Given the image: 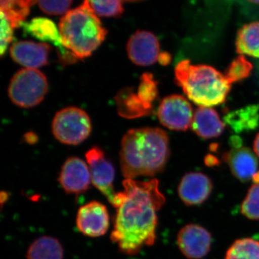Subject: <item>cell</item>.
Segmentation results:
<instances>
[{
	"mask_svg": "<svg viewBox=\"0 0 259 259\" xmlns=\"http://www.w3.org/2000/svg\"><path fill=\"white\" fill-rule=\"evenodd\" d=\"M22 26L25 33L42 41L52 42L57 47L59 59L63 64H73L77 60L63 45L59 29L52 20L46 18H35L28 23H24Z\"/></svg>",
	"mask_w": 259,
	"mask_h": 259,
	"instance_id": "13",
	"label": "cell"
},
{
	"mask_svg": "<svg viewBox=\"0 0 259 259\" xmlns=\"http://www.w3.org/2000/svg\"><path fill=\"white\" fill-rule=\"evenodd\" d=\"M58 181L66 193L79 195L91 185L90 168L83 160L70 157L63 165Z\"/></svg>",
	"mask_w": 259,
	"mask_h": 259,
	"instance_id": "11",
	"label": "cell"
},
{
	"mask_svg": "<svg viewBox=\"0 0 259 259\" xmlns=\"http://www.w3.org/2000/svg\"><path fill=\"white\" fill-rule=\"evenodd\" d=\"M253 69V65L244 57L240 56L233 61L225 71V76L231 84L248 77Z\"/></svg>",
	"mask_w": 259,
	"mask_h": 259,
	"instance_id": "25",
	"label": "cell"
},
{
	"mask_svg": "<svg viewBox=\"0 0 259 259\" xmlns=\"http://www.w3.org/2000/svg\"><path fill=\"white\" fill-rule=\"evenodd\" d=\"M13 28L9 20L4 14L1 13V44H0V54H5L8 46L13 40Z\"/></svg>",
	"mask_w": 259,
	"mask_h": 259,
	"instance_id": "29",
	"label": "cell"
},
{
	"mask_svg": "<svg viewBox=\"0 0 259 259\" xmlns=\"http://www.w3.org/2000/svg\"><path fill=\"white\" fill-rule=\"evenodd\" d=\"M37 0H0V12L14 23L25 22L30 8Z\"/></svg>",
	"mask_w": 259,
	"mask_h": 259,
	"instance_id": "22",
	"label": "cell"
},
{
	"mask_svg": "<svg viewBox=\"0 0 259 259\" xmlns=\"http://www.w3.org/2000/svg\"><path fill=\"white\" fill-rule=\"evenodd\" d=\"M160 122L173 131H187L192 125L193 111L190 102L180 95H170L162 100L158 110Z\"/></svg>",
	"mask_w": 259,
	"mask_h": 259,
	"instance_id": "8",
	"label": "cell"
},
{
	"mask_svg": "<svg viewBox=\"0 0 259 259\" xmlns=\"http://www.w3.org/2000/svg\"><path fill=\"white\" fill-rule=\"evenodd\" d=\"M236 45L241 55L259 58V22L243 25L238 32Z\"/></svg>",
	"mask_w": 259,
	"mask_h": 259,
	"instance_id": "20",
	"label": "cell"
},
{
	"mask_svg": "<svg viewBox=\"0 0 259 259\" xmlns=\"http://www.w3.org/2000/svg\"><path fill=\"white\" fill-rule=\"evenodd\" d=\"M52 131L56 139L62 144L78 145L91 134V120L81 109L66 107L56 114Z\"/></svg>",
	"mask_w": 259,
	"mask_h": 259,
	"instance_id": "6",
	"label": "cell"
},
{
	"mask_svg": "<svg viewBox=\"0 0 259 259\" xmlns=\"http://www.w3.org/2000/svg\"><path fill=\"white\" fill-rule=\"evenodd\" d=\"M40 9L49 15H61L68 12L72 0H37Z\"/></svg>",
	"mask_w": 259,
	"mask_h": 259,
	"instance_id": "28",
	"label": "cell"
},
{
	"mask_svg": "<svg viewBox=\"0 0 259 259\" xmlns=\"http://www.w3.org/2000/svg\"><path fill=\"white\" fill-rule=\"evenodd\" d=\"M76 224L84 236L91 238L104 236L110 228V216L106 206L97 201L83 204L78 209Z\"/></svg>",
	"mask_w": 259,
	"mask_h": 259,
	"instance_id": "9",
	"label": "cell"
},
{
	"mask_svg": "<svg viewBox=\"0 0 259 259\" xmlns=\"http://www.w3.org/2000/svg\"><path fill=\"white\" fill-rule=\"evenodd\" d=\"M177 244L182 253L189 259L204 258L209 253L212 236L207 229L197 224L184 226L177 236Z\"/></svg>",
	"mask_w": 259,
	"mask_h": 259,
	"instance_id": "10",
	"label": "cell"
},
{
	"mask_svg": "<svg viewBox=\"0 0 259 259\" xmlns=\"http://www.w3.org/2000/svg\"><path fill=\"white\" fill-rule=\"evenodd\" d=\"M115 99L119 115L125 118L144 117L149 115L152 110V107L141 101L132 88L122 89L117 94Z\"/></svg>",
	"mask_w": 259,
	"mask_h": 259,
	"instance_id": "18",
	"label": "cell"
},
{
	"mask_svg": "<svg viewBox=\"0 0 259 259\" xmlns=\"http://www.w3.org/2000/svg\"><path fill=\"white\" fill-rule=\"evenodd\" d=\"M158 61L160 64L163 65V66H166V65H168L171 62V56L167 52L160 53Z\"/></svg>",
	"mask_w": 259,
	"mask_h": 259,
	"instance_id": "30",
	"label": "cell"
},
{
	"mask_svg": "<svg viewBox=\"0 0 259 259\" xmlns=\"http://www.w3.org/2000/svg\"><path fill=\"white\" fill-rule=\"evenodd\" d=\"M98 16L117 18L123 13L122 5L125 2L141 0H88Z\"/></svg>",
	"mask_w": 259,
	"mask_h": 259,
	"instance_id": "24",
	"label": "cell"
},
{
	"mask_svg": "<svg viewBox=\"0 0 259 259\" xmlns=\"http://www.w3.org/2000/svg\"><path fill=\"white\" fill-rule=\"evenodd\" d=\"M24 140H25V142L29 144H36L38 138H37L36 134L30 132L24 136Z\"/></svg>",
	"mask_w": 259,
	"mask_h": 259,
	"instance_id": "31",
	"label": "cell"
},
{
	"mask_svg": "<svg viewBox=\"0 0 259 259\" xmlns=\"http://www.w3.org/2000/svg\"><path fill=\"white\" fill-rule=\"evenodd\" d=\"M50 51L49 44L18 41L10 48V56L15 62L26 69H36L49 64Z\"/></svg>",
	"mask_w": 259,
	"mask_h": 259,
	"instance_id": "16",
	"label": "cell"
},
{
	"mask_svg": "<svg viewBox=\"0 0 259 259\" xmlns=\"http://www.w3.org/2000/svg\"><path fill=\"white\" fill-rule=\"evenodd\" d=\"M226 259H259V241L250 238L237 240L227 251Z\"/></svg>",
	"mask_w": 259,
	"mask_h": 259,
	"instance_id": "23",
	"label": "cell"
},
{
	"mask_svg": "<svg viewBox=\"0 0 259 259\" xmlns=\"http://www.w3.org/2000/svg\"><path fill=\"white\" fill-rule=\"evenodd\" d=\"M253 151L259 158V134L257 135L253 142Z\"/></svg>",
	"mask_w": 259,
	"mask_h": 259,
	"instance_id": "32",
	"label": "cell"
},
{
	"mask_svg": "<svg viewBox=\"0 0 259 259\" xmlns=\"http://www.w3.org/2000/svg\"><path fill=\"white\" fill-rule=\"evenodd\" d=\"M212 191V181L207 175L200 172L186 174L178 187L180 199L188 206L204 203L209 198Z\"/></svg>",
	"mask_w": 259,
	"mask_h": 259,
	"instance_id": "14",
	"label": "cell"
},
{
	"mask_svg": "<svg viewBox=\"0 0 259 259\" xmlns=\"http://www.w3.org/2000/svg\"><path fill=\"white\" fill-rule=\"evenodd\" d=\"M168 135L158 127L127 131L121 143V171L125 180L163 171L169 157Z\"/></svg>",
	"mask_w": 259,
	"mask_h": 259,
	"instance_id": "2",
	"label": "cell"
},
{
	"mask_svg": "<svg viewBox=\"0 0 259 259\" xmlns=\"http://www.w3.org/2000/svg\"><path fill=\"white\" fill-rule=\"evenodd\" d=\"M127 55L134 64L141 66L152 65L158 61L160 44L152 32L138 30L129 39Z\"/></svg>",
	"mask_w": 259,
	"mask_h": 259,
	"instance_id": "12",
	"label": "cell"
},
{
	"mask_svg": "<svg viewBox=\"0 0 259 259\" xmlns=\"http://www.w3.org/2000/svg\"><path fill=\"white\" fill-rule=\"evenodd\" d=\"M192 131L204 139L219 137L224 131L225 125L215 110L207 107H199L192 120Z\"/></svg>",
	"mask_w": 259,
	"mask_h": 259,
	"instance_id": "17",
	"label": "cell"
},
{
	"mask_svg": "<svg viewBox=\"0 0 259 259\" xmlns=\"http://www.w3.org/2000/svg\"><path fill=\"white\" fill-rule=\"evenodd\" d=\"M175 82L199 107H210L226 102L232 84L226 76L208 65L184 60L175 68Z\"/></svg>",
	"mask_w": 259,
	"mask_h": 259,
	"instance_id": "3",
	"label": "cell"
},
{
	"mask_svg": "<svg viewBox=\"0 0 259 259\" xmlns=\"http://www.w3.org/2000/svg\"><path fill=\"white\" fill-rule=\"evenodd\" d=\"M241 210L245 218L254 221L259 220V184H253L248 190L242 202Z\"/></svg>",
	"mask_w": 259,
	"mask_h": 259,
	"instance_id": "27",
	"label": "cell"
},
{
	"mask_svg": "<svg viewBox=\"0 0 259 259\" xmlns=\"http://www.w3.org/2000/svg\"><path fill=\"white\" fill-rule=\"evenodd\" d=\"M59 28L63 45L77 59L91 56L107 33L88 0L68 11L61 19Z\"/></svg>",
	"mask_w": 259,
	"mask_h": 259,
	"instance_id": "4",
	"label": "cell"
},
{
	"mask_svg": "<svg viewBox=\"0 0 259 259\" xmlns=\"http://www.w3.org/2000/svg\"><path fill=\"white\" fill-rule=\"evenodd\" d=\"M158 93L157 82L153 79V75L144 73L141 77L138 96L146 105L152 107L153 102L157 97Z\"/></svg>",
	"mask_w": 259,
	"mask_h": 259,
	"instance_id": "26",
	"label": "cell"
},
{
	"mask_svg": "<svg viewBox=\"0 0 259 259\" xmlns=\"http://www.w3.org/2000/svg\"><path fill=\"white\" fill-rule=\"evenodd\" d=\"M250 3H254V4L259 5V0H248Z\"/></svg>",
	"mask_w": 259,
	"mask_h": 259,
	"instance_id": "34",
	"label": "cell"
},
{
	"mask_svg": "<svg viewBox=\"0 0 259 259\" xmlns=\"http://www.w3.org/2000/svg\"><path fill=\"white\" fill-rule=\"evenodd\" d=\"M205 162L207 165H214L218 163V160L213 156H207L205 158Z\"/></svg>",
	"mask_w": 259,
	"mask_h": 259,
	"instance_id": "33",
	"label": "cell"
},
{
	"mask_svg": "<svg viewBox=\"0 0 259 259\" xmlns=\"http://www.w3.org/2000/svg\"><path fill=\"white\" fill-rule=\"evenodd\" d=\"M123 192H117L110 239L122 253L135 255L144 246L154 244L157 212L166 202L157 180H125Z\"/></svg>",
	"mask_w": 259,
	"mask_h": 259,
	"instance_id": "1",
	"label": "cell"
},
{
	"mask_svg": "<svg viewBox=\"0 0 259 259\" xmlns=\"http://www.w3.org/2000/svg\"><path fill=\"white\" fill-rule=\"evenodd\" d=\"M93 185L114 205L117 192L114 190L115 171L101 148L94 147L86 153Z\"/></svg>",
	"mask_w": 259,
	"mask_h": 259,
	"instance_id": "7",
	"label": "cell"
},
{
	"mask_svg": "<svg viewBox=\"0 0 259 259\" xmlns=\"http://www.w3.org/2000/svg\"><path fill=\"white\" fill-rule=\"evenodd\" d=\"M48 91L49 83L44 73L35 69H24L12 78L8 95L15 105L29 108L40 104Z\"/></svg>",
	"mask_w": 259,
	"mask_h": 259,
	"instance_id": "5",
	"label": "cell"
},
{
	"mask_svg": "<svg viewBox=\"0 0 259 259\" xmlns=\"http://www.w3.org/2000/svg\"><path fill=\"white\" fill-rule=\"evenodd\" d=\"M64 251L59 240L44 236L35 240L27 251V259H64Z\"/></svg>",
	"mask_w": 259,
	"mask_h": 259,
	"instance_id": "19",
	"label": "cell"
},
{
	"mask_svg": "<svg viewBox=\"0 0 259 259\" xmlns=\"http://www.w3.org/2000/svg\"><path fill=\"white\" fill-rule=\"evenodd\" d=\"M225 120L236 133L254 129L259 123V106L250 105L230 112Z\"/></svg>",
	"mask_w": 259,
	"mask_h": 259,
	"instance_id": "21",
	"label": "cell"
},
{
	"mask_svg": "<svg viewBox=\"0 0 259 259\" xmlns=\"http://www.w3.org/2000/svg\"><path fill=\"white\" fill-rule=\"evenodd\" d=\"M223 158L228 163L233 176L242 182L253 181L259 171L258 160L254 153L241 145H233V148L225 153Z\"/></svg>",
	"mask_w": 259,
	"mask_h": 259,
	"instance_id": "15",
	"label": "cell"
}]
</instances>
